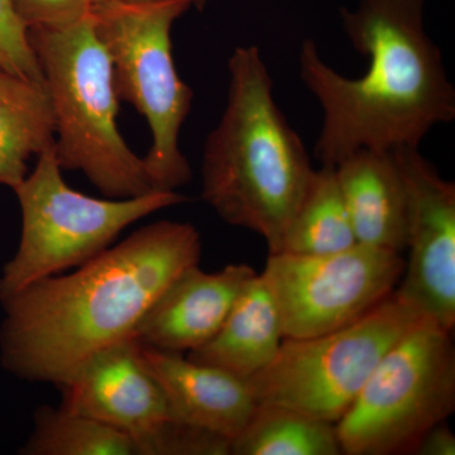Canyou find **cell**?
Returning <instances> with one entry per match:
<instances>
[{
	"label": "cell",
	"instance_id": "6da1fadb",
	"mask_svg": "<svg viewBox=\"0 0 455 455\" xmlns=\"http://www.w3.org/2000/svg\"><path fill=\"white\" fill-rule=\"evenodd\" d=\"M196 227L161 220L74 268L41 278L0 301V362L28 382L62 386L100 350L133 337L176 277L199 265Z\"/></svg>",
	"mask_w": 455,
	"mask_h": 455
},
{
	"label": "cell",
	"instance_id": "7a4b0ae2",
	"mask_svg": "<svg viewBox=\"0 0 455 455\" xmlns=\"http://www.w3.org/2000/svg\"><path fill=\"white\" fill-rule=\"evenodd\" d=\"M341 27L366 73L347 77L302 42L299 73L323 110L314 147L322 166L359 149L420 147L434 127L455 118V90L425 26V0H357L341 8Z\"/></svg>",
	"mask_w": 455,
	"mask_h": 455
},
{
	"label": "cell",
	"instance_id": "3957f363",
	"mask_svg": "<svg viewBox=\"0 0 455 455\" xmlns=\"http://www.w3.org/2000/svg\"><path fill=\"white\" fill-rule=\"evenodd\" d=\"M228 71L226 108L204 146L202 197L229 226L262 236L268 254L280 253L315 169L275 100L259 47H236Z\"/></svg>",
	"mask_w": 455,
	"mask_h": 455
},
{
	"label": "cell",
	"instance_id": "277c9868",
	"mask_svg": "<svg viewBox=\"0 0 455 455\" xmlns=\"http://www.w3.org/2000/svg\"><path fill=\"white\" fill-rule=\"evenodd\" d=\"M27 35L52 101L61 169L82 171L110 199L154 191L143 158L132 151L118 130L112 61L90 14L74 25L36 27Z\"/></svg>",
	"mask_w": 455,
	"mask_h": 455
},
{
	"label": "cell",
	"instance_id": "5b68a950",
	"mask_svg": "<svg viewBox=\"0 0 455 455\" xmlns=\"http://www.w3.org/2000/svg\"><path fill=\"white\" fill-rule=\"evenodd\" d=\"M191 0L97 3L90 8L94 31L112 61L119 100L147 119L152 145L143 158L155 190L176 191L193 178L180 148V132L193 107L194 92L180 77L171 29Z\"/></svg>",
	"mask_w": 455,
	"mask_h": 455
},
{
	"label": "cell",
	"instance_id": "8992f818",
	"mask_svg": "<svg viewBox=\"0 0 455 455\" xmlns=\"http://www.w3.org/2000/svg\"><path fill=\"white\" fill-rule=\"evenodd\" d=\"M55 145L38 155L16 188L22 230L16 254L0 275V301L41 280L76 268L113 245L125 228L188 202L178 191L154 190L127 199H98L62 178Z\"/></svg>",
	"mask_w": 455,
	"mask_h": 455
},
{
	"label": "cell",
	"instance_id": "52a82bcc",
	"mask_svg": "<svg viewBox=\"0 0 455 455\" xmlns=\"http://www.w3.org/2000/svg\"><path fill=\"white\" fill-rule=\"evenodd\" d=\"M453 331L423 317L383 355L335 424L347 455L414 454L455 410Z\"/></svg>",
	"mask_w": 455,
	"mask_h": 455
},
{
	"label": "cell",
	"instance_id": "ba28073f",
	"mask_svg": "<svg viewBox=\"0 0 455 455\" xmlns=\"http://www.w3.org/2000/svg\"><path fill=\"white\" fill-rule=\"evenodd\" d=\"M423 317L395 291L352 324L283 338L274 361L248 379L254 397L337 424L383 355Z\"/></svg>",
	"mask_w": 455,
	"mask_h": 455
},
{
	"label": "cell",
	"instance_id": "9c48e42d",
	"mask_svg": "<svg viewBox=\"0 0 455 455\" xmlns=\"http://www.w3.org/2000/svg\"><path fill=\"white\" fill-rule=\"evenodd\" d=\"M400 253L355 243L326 254H268L262 277L283 320V338L317 337L352 324L396 291Z\"/></svg>",
	"mask_w": 455,
	"mask_h": 455
},
{
	"label": "cell",
	"instance_id": "30bf717a",
	"mask_svg": "<svg viewBox=\"0 0 455 455\" xmlns=\"http://www.w3.org/2000/svg\"><path fill=\"white\" fill-rule=\"evenodd\" d=\"M406 194L410 257L396 293L443 328L455 325V185L419 147L392 151Z\"/></svg>",
	"mask_w": 455,
	"mask_h": 455
},
{
	"label": "cell",
	"instance_id": "8fae6325",
	"mask_svg": "<svg viewBox=\"0 0 455 455\" xmlns=\"http://www.w3.org/2000/svg\"><path fill=\"white\" fill-rule=\"evenodd\" d=\"M61 407L128 434L140 455L171 420L163 388L147 368L133 337L100 350L65 385Z\"/></svg>",
	"mask_w": 455,
	"mask_h": 455
},
{
	"label": "cell",
	"instance_id": "7c38bea8",
	"mask_svg": "<svg viewBox=\"0 0 455 455\" xmlns=\"http://www.w3.org/2000/svg\"><path fill=\"white\" fill-rule=\"evenodd\" d=\"M257 272L228 265L218 272L191 266L179 275L140 319L133 338L166 352H193L220 331L236 299Z\"/></svg>",
	"mask_w": 455,
	"mask_h": 455
},
{
	"label": "cell",
	"instance_id": "4fadbf2b",
	"mask_svg": "<svg viewBox=\"0 0 455 455\" xmlns=\"http://www.w3.org/2000/svg\"><path fill=\"white\" fill-rule=\"evenodd\" d=\"M140 353L163 388L172 420L233 440L252 418L259 403L248 379L180 353L142 344Z\"/></svg>",
	"mask_w": 455,
	"mask_h": 455
},
{
	"label": "cell",
	"instance_id": "5bb4252c",
	"mask_svg": "<svg viewBox=\"0 0 455 455\" xmlns=\"http://www.w3.org/2000/svg\"><path fill=\"white\" fill-rule=\"evenodd\" d=\"M357 243L406 250V194L392 151L359 149L335 166Z\"/></svg>",
	"mask_w": 455,
	"mask_h": 455
},
{
	"label": "cell",
	"instance_id": "9a60e30c",
	"mask_svg": "<svg viewBox=\"0 0 455 455\" xmlns=\"http://www.w3.org/2000/svg\"><path fill=\"white\" fill-rule=\"evenodd\" d=\"M283 340L276 301L257 274L245 284L220 331L187 357L248 379L274 361Z\"/></svg>",
	"mask_w": 455,
	"mask_h": 455
},
{
	"label": "cell",
	"instance_id": "2e32d148",
	"mask_svg": "<svg viewBox=\"0 0 455 455\" xmlns=\"http://www.w3.org/2000/svg\"><path fill=\"white\" fill-rule=\"evenodd\" d=\"M56 119L46 84L0 70V185L16 188L27 161L55 145Z\"/></svg>",
	"mask_w": 455,
	"mask_h": 455
},
{
	"label": "cell",
	"instance_id": "e0dca14e",
	"mask_svg": "<svg viewBox=\"0 0 455 455\" xmlns=\"http://www.w3.org/2000/svg\"><path fill=\"white\" fill-rule=\"evenodd\" d=\"M235 455L343 454L335 424L280 405L259 403L232 440Z\"/></svg>",
	"mask_w": 455,
	"mask_h": 455
},
{
	"label": "cell",
	"instance_id": "ac0fdd59",
	"mask_svg": "<svg viewBox=\"0 0 455 455\" xmlns=\"http://www.w3.org/2000/svg\"><path fill=\"white\" fill-rule=\"evenodd\" d=\"M357 243L337 172L333 166L315 170L307 193L286 232L280 253L326 254Z\"/></svg>",
	"mask_w": 455,
	"mask_h": 455
},
{
	"label": "cell",
	"instance_id": "d6986e66",
	"mask_svg": "<svg viewBox=\"0 0 455 455\" xmlns=\"http://www.w3.org/2000/svg\"><path fill=\"white\" fill-rule=\"evenodd\" d=\"M23 455H140L128 434L64 407L42 406Z\"/></svg>",
	"mask_w": 455,
	"mask_h": 455
},
{
	"label": "cell",
	"instance_id": "ffe728a7",
	"mask_svg": "<svg viewBox=\"0 0 455 455\" xmlns=\"http://www.w3.org/2000/svg\"><path fill=\"white\" fill-rule=\"evenodd\" d=\"M0 70L44 83L27 28L18 18L12 0H0Z\"/></svg>",
	"mask_w": 455,
	"mask_h": 455
},
{
	"label": "cell",
	"instance_id": "44dd1931",
	"mask_svg": "<svg viewBox=\"0 0 455 455\" xmlns=\"http://www.w3.org/2000/svg\"><path fill=\"white\" fill-rule=\"evenodd\" d=\"M12 4L27 29L61 28L88 16L92 0H12Z\"/></svg>",
	"mask_w": 455,
	"mask_h": 455
},
{
	"label": "cell",
	"instance_id": "7402d4cb",
	"mask_svg": "<svg viewBox=\"0 0 455 455\" xmlns=\"http://www.w3.org/2000/svg\"><path fill=\"white\" fill-rule=\"evenodd\" d=\"M414 454L454 455L455 436L447 421L435 425L421 438Z\"/></svg>",
	"mask_w": 455,
	"mask_h": 455
},
{
	"label": "cell",
	"instance_id": "603a6c76",
	"mask_svg": "<svg viewBox=\"0 0 455 455\" xmlns=\"http://www.w3.org/2000/svg\"><path fill=\"white\" fill-rule=\"evenodd\" d=\"M106 2H119V3H152V2H163V0H92V4H97V3H106ZM193 2L194 7H202L205 0H191Z\"/></svg>",
	"mask_w": 455,
	"mask_h": 455
}]
</instances>
